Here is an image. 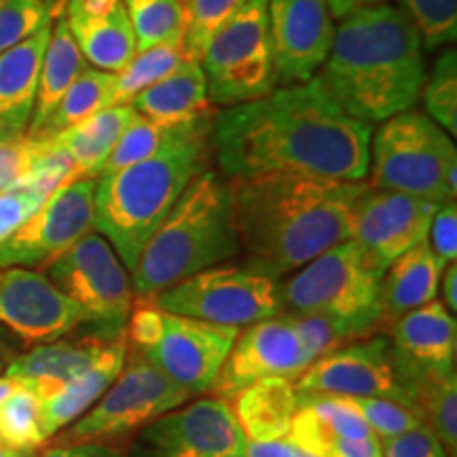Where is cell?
Listing matches in <instances>:
<instances>
[{
  "label": "cell",
  "instance_id": "28",
  "mask_svg": "<svg viewBox=\"0 0 457 457\" xmlns=\"http://www.w3.org/2000/svg\"><path fill=\"white\" fill-rule=\"evenodd\" d=\"M228 404L245 441H273L288 436L299 409V390L293 379L267 377L244 387Z\"/></svg>",
  "mask_w": 457,
  "mask_h": 457
},
{
  "label": "cell",
  "instance_id": "58",
  "mask_svg": "<svg viewBox=\"0 0 457 457\" xmlns=\"http://www.w3.org/2000/svg\"><path fill=\"white\" fill-rule=\"evenodd\" d=\"M4 3V0H0V4H3Z\"/></svg>",
  "mask_w": 457,
  "mask_h": 457
},
{
  "label": "cell",
  "instance_id": "42",
  "mask_svg": "<svg viewBox=\"0 0 457 457\" xmlns=\"http://www.w3.org/2000/svg\"><path fill=\"white\" fill-rule=\"evenodd\" d=\"M45 148H47V140L30 138L26 134L0 140V193L24 179L32 163L43 155Z\"/></svg>",
  "mask_w": 457,
  "mask_h": 457
},
{
  "label": "cell",
  "instance_id": "20",
  "mask_svg": "<svg viewBox=\"0 0 457 457\" xmlns=\"http://www.w3.org/2000/svg\"><path fill=\"white\" fill-rule=\"evenodd\" d=\"M392 358L413 392L417 384L455 373L457 324L441 301L411 310L394 320Z\"/></svg>",
  "mask_w": 457,
  "mask_h": 457
},
{
  "label": "cell",
  "instance_id": "59",
  "mask_svg": "<svg viewBox=\"0 0 457 457\" xmlns=\"http://www.w3.org/2000/svg\"><path fill=\"white\" fill-rule=\"evenodd\" d=\"M0 369H3V364H0Z\"/></svg>",
  "mask_w": 457,
  "mask_h": 457
},
{
  "label": "cell",
  "instance_id": "13",
  "mask_svg": "<svg viewBox=\"0 0 457 457\" xmlns=\"http://www.w3.org/2000/svg\"><path fill=\"white\" fill-rule=\"evenodd\" d=\"M96 179L71 182L51 193L47 202L0 245V267L47 270L62 253L96 231Z\"/></svg>",
  "mask_w": 457,
  "mask_h": 457
},
{
  "label": "cell",
  "instance_id": "43",
  "mask_svg": "<svg viewBox=\"0 0 457 457\" xmlns=\"http://www.w3.org/2000/svg\"><path fill=\"white\" fill-rule=\"evenodd\" d=\"M47 199V191L30 185H15L0 193V245L7 242Z\"/></svg>",
  "mask_w": 457,
  "mask_h": 457
},
{
  "label": "cell",
  "instance_id": "54",
  "mask_svg": "<svg viewBox=\"0 0 457 457\" xmlns=\"http://www.w3.org/2000/svg\"><path fill=\"white\" fill-rule=\"evenodd\" d=\"M45 3H47V7L51 9V13H54V17H57V15L62 13V11H64L66 0H45Z\"/></svg>",
  "mask_w": 457,
  "mask_h": 457
},
{
  "label": "cell",
  "instance_id": "51",
  "mask_svg": "<svg viewBox=\"0 0 457 457\" xmlns=\"http://www.w3.org/2000/svg\"><path fill=\"white\" fill-rule=\"evenodd\" d=\"M379 3H387V0H327L333 20H341L343 15H347L350 11L358 7H367V4H379Z\"/></svg>",
  "mask_w": 457,
  "mask_h": 457
},
{
  "label": "cell",
  "instance_id": "14",
  "mask_svg": "<svg viewBox=\"0 0 457 457\" xmlns=\"http://www.w3.org/2000/svg\"><path fill=\"white\" fill-rule=\"evenodd\" d=\"M299 392L337 394V396L390 398L413 407V392L398 373L390 339L370 337L324 353L295 379Z\"/></svg>",
  "mask_w": 457,
  "mask_h": 457
},
{
  "label": "cell",
  "instance_id": "2",
  "mask_svg": "<svg viewBox=\"0 0 457 457\" xmlns=\"http://www.w3.org/2000/svg\"><path fill=\"white\" fill-rule=\"evenodd\" d=\"M239 248L248 267L279 278L350 239V216L362 180L270 171L228 180Z\"/></svg>",
  "mask_w": 457,
  "mask_h": 457
},
{
  "label": "cell",
  "instance_id": "38",
  "mask_svg": "<svg viewBox=\"0 0 457 457\" xmlns=\"http://www.w3.org/2000/svg\"><path fill=\"white\" fill-rule=\"evenodd\" d=\"M426 114L434 123L441 125L453 138L457 134V54L447 49L434 62L430 77L421 87Z\"/></svg>",
  "mask_w": 457,
  "mask_h": 457
},
{
  "label": "cell",
  "instance_id": "11",
  "mask_svg": "<svg viewBox=\"0 0 457 457\" xmlns=\"http://www.w3.org/2000/svg\"><path fill=\"white\" fill-rule=\"evenodd\" d=\"M193 400L185 387L165 377L155 364L128 345L121 373L98 403L62 436V445L102 443L155 421Z\"/></svg>",
  "mask_w": 457,
  "mask_h": 457
},
{
  "label": "cell",
  "instance_id": "39",
  "mask_svg": "<svg viewBox=\"0 0 457 457\" xmlns=\"http://www.w3.org/2000/svg\"><path fill=\"white\" fill-rule=\"evenodd\" d=\"M421 37L424 49L453 45L457 37V0H400Z\"/></svg>",
  "mask_w": 457,
  "mask_h": 457
},
{
  "label": "cell",
  "instance_id": "48",
  "mask_svg": "<svg viewBox=\"0 0 457 457\" xmlns=\"http://www.w3.org/2000/svg\"><path fill=\"white\" fill-rule=\"evenodd\" d=\"M324 457H384V447L375 436L343 438L330 445Z\"/></svg>",
  "mask_w": 457,
  "mask_h": 457
},
{
  "label": "cell",
  "instance_id": "4",
  "mask_svg": "<svg viewBox=\"0 0 457 457\" xmlns=\"http://www.w3.org/2000/svg\"><path fill=\"white\" fill-rule=\"evenodd\" d=\"M210 131L180 140L159 155L96 179V231L131 271L155 228L210 157Z\"/></svg>",
  "mask_w": 457,
  "mask_h": 457
},
{
  "label": "cell",
  "instance_id": "15",
  "mask_svg": "<svg viewBox=\"0 0 457 457\" xmlns=\"http://www.w3.org/2000/svg\"><path fill=\"white\" fill-rule=\"evenodd\" d=\"M312 364L288 313L262 320L239 330L214 384V396L231 403L244 387L267 379L284 377L296 379Z\"/></svg>",
  "mask_w": 457,
  "mask_h": 457
},
{
  "label": "cell",
  "instance_id": "9",
  "mask_svg": "<svg viewBox=\"0 0 457 457\" xmlns=\"http://www.w3.org/2000/svg\"><path fill=\"white\" fill-rule=\"evenodd\" d=\"M159 310L188 316L220 327H250L282 313V296L276 278L253 267L216 265L193 273L151 299Z\"/></svg>",
  "mask_w": 457,
  "mask_h": 457
},
{
  "label": "cell",
  "instance_id": "7",
  "mask_svg": "<svg viewBox=\"0 0 457 457\" xmlns=\"http://www.w3.org/2000/svg\"><path fill=\"white\" fill-rule=\"evenodd\" d=\"M369 151L370 188L407 193L438 205L455 202L453 138L426 112L411 108L381 121Z\"/></svg>",
  "mask_w": 457,
  "mask_h": 457
},
{
  "label": "cell",
  "instance_id": "44",
  "mask_svg": "<svg viewBox=\"0 0 457 457\" xmlns=\"http://www.w3.org/2000/svg\"><path fill=\"white\" fill-rule=\"evenodd\" d=\"M290 320H293L296 333H299L303 345H305L307 353H310L312 362L318 360L324 353L337 350L345 337L341 335V330L335 327L333 322L322 316H295V313H288Z\"/></svg>",
  "mask_w": 457,
  "mask_h": 457
},
{
  "label": "cell",
  "instance_id": "16",
  "mask_svg": "<svg viewBox=\"0 0 457 457\" xmlns=\"http://www.w3.org/2000/svg\"><path fill=\"white\" fill-rule=\"evenodd\" d=\"M245 436L231 404L219 396L193 400L145 426V457H222L244 453Z\"/></svg>",
  "mask_w": 457,
  "mask_h": 457
},
{
  "label": "cell",
  "instance_id": "12",
  "mask_svg": "<svg viewBox=\"0 0 457 457\" xmlns=\"http://www.w3.org/2000/svg\"><path fill=\"white\" fill-rule=\"evenodd\" d=\"M51 282L91 322L121 324L134 310V286L125 265L98 231H89L45 270Z\"/></svg>",
  "mask_w": 457,
  "mask_h": 457
},
{
  "label": "cell",
  "instance_id": "35",
  "mask_svg": "<svg viewBox=\"0 0 457 457\" xmlns=\"http://www.w3.org/2000/svg\"><path fill=\"white\" fill-rule=\"evenodd\" d=\"M413 409L449 457L457 451V375L426 379L413 387Z\"/></svg>",
  "mask_w": 457,
  "mask_h": 457
},
{
  "label": "cell",
  "instance_id": "6",
  "mask_svg": "<svg viewBox=\"0 0 457 457\" xmlns=\"http://www.w3.org/2000/svg\"><path fill=\"white\" fill-rule=\"evenodd\" d=\"M381 276L384 271L377 270L364 250L353 239H345L279 286L282 313L322 316L345 339L364 337L384 320Z\"/></svg>",
  "mask_w": 457,
  "mask_h": 457
},
{
  "label": "cell",
  "instance_id": "21",
  "mask_svg": "<svg viewBox=\"0 0 457 457\" xmlns=\"http://www.w3.org/2000/svg\"><path fill=\"white\" fill-rule=\"evenodd\" d=\"M64 17L85 62L119 72L138 54L123 0H66Z\"/></svg>",
  "mask_w": 457,
  "mask_h": 457
},
{
  "label": "cell",
  "instance_id": "34",
  "mask_svg": "<svg viewBox=\"0 0 457 457\" xmlns=\"http://www.w3.org/2000/svg\"><path fill=\"white\" fill-rule=\"evenodd\" d=\"M138 51L180 43L187 30L185 0H123Z\"/></svg>",
  "mask_w": 457,
  "mask_h": 457
},
{
  "label": "cell",
  "instance_id": "40",
  "mask_svg": "<svg viewBox=\"0 0 457 457\" xmlns=\"http://www.w3.org/2000/svg\"><path fill=\"white\" fill-rule=\"evenodd\" d=\"M350 398V396H345ZM350 403L353 409L358 411V415L367 421L369 430L373 432L375 438H379L381 443L387 438L398 436L415 428L424 426V420L409 404L398 403V400L390 398H373V396H352Z\"/></svg>",
  "mask_w": 457,
  "mask_h": 457
},
{
  "label": "cell",
  "instance_id": "53",
  "mask_svg": "<svg viewBox=\"0 0 457 457\" xmlns=\"http://www.w3.org/2000/svg\"><path fill=\"white\" fill-rule=\"evenodd\" d=\"M15 386H17L15 381H13V379H9L7 375L0 377V404H3V403H4V398H7L9 394L15 390Z\"/></svg>",
  "mask_w": 457,
  "mask_h": 457
},
{
  "label": "cell",
  "instance_id": "22",
  "mask_svg": "<svg viewBox=\"0 0 457 457\" xmlns=\"http://www.w3.org/2000/svg\"><path fill=\"white\" fill-rule=\"evenodd\" d=\"M125 353H128V337H114L108 341L106 350L87 370L66 384L57 386L43 396H37L41 403L43 430L47 438L55 436L62 428L71 426L74 420L83 417L102 398L117 375L121 373Z\"/></svg>",
  "mask_w": 457,
  "mask_h": 457
},
{
  "label": "cell",
  "instance_id": "3",
  "mask_svg": "<svg viewBox=\"0 0 457 457\" xmlns=\"http://www.w3.org/2000/svg\"><path fill=\"white\" fill-rule=\"evenodd\" d=\"M313 81L358 121L373 125L411 111L426 81L424 45L413 20L387 3L350 11L335 28Z\"/></svg>",
  "mask_w": 457,
  "mask_h": 457
},
{
  "label": "cell",
  "instance_id": "10",
  "mask_svg": "<svg viewBox=\"0 0 457 457\" xmlns=\"http://www.w3.org/2000/svg\"><path fill=\"white\" fill-rule=\"evenodd\" d=\"M267 3L270 0H245L205 47L199 64L212 104L237 106L276 89Z\"/></svg>",
  "mask_w": 457,
  "mask_h": 457
},
{
  "label": "cell",
  "instance_id": "1",
  "mask_svg": "<svg viewBox=\"0 0 457 457\" xmlns=\"http://www.w3.org/2000/svg\"><path fill=\"white\" fill-rule=\"evenodd\" d=\"M370 136L373 125L312 79L214 114L210 148L228 179L288 171L358 182L369 174Z\"/></svg>",
  "mask_w": 457,
  "mask_h": 457
},
{
  "label": "cell",
  "instance_id": "49",
  "mask_svg": "<svg viewBox=\"0 0 457 457\" xmlns=\"http://www.w3.org/2000/svg\"><path fill=\"white\" fill-rule=\"evenodd\" d=\"M41 457H125L121 451L106 443H72L57 445Z\"/></svg>",
  "mask_w": 457,
  "mask_h": 457
},
{
  "label": "cell",
  "instance_id": "57",
  "mask_svg": "<svg viewBox=\"0 0 457 457\" xmlns=\"http://www.w3.org/2000/svg\"><path fill=\"white\" fill-rule=\"evenodd\" d=\"M3 352H4V345H3V341H0V358H3Z\"/></svg>",
  "mask_w": 457,
  "mask_h": 457
},
{
  "label": "cell",
  "instance_id": "55",
  "mask_svg": "<svg viewBox=\"0 0 457 457\" xmlns=\"http://www.w3.org/2000/svg\"><path fill=\"white\" fill-rule=\"evenodd\" d=\"M4 138H11V136H7L3 129H0V140H4Z\"/></svg>",
  "mask_w": 457,
  "mask_h": 457
},
{
  "label": "cell",
  "instance_id": "18",
  "mask_svg": "<svg viewBox=\"0 0 457 457\" xmlns=\"http://www.w3.org/2000/svg\"><path fill=\"white\" fill-rule=\"evenodd\" d=\"M91 322L37 270L0 267V324L26 343H51Z\"/></svg>",
  "mask_w": 457,
  "mask_h": 457
},
{
  "label": "cell",
  "instance_id": "33",
  "mask_svg": "<svg viewBox=\"0 0 457 457\" xmlns=\"http://www.w3.org/2000/svg\"><path fill=\"white\" fill-rule=\"evenodd\" d=\"M111 77L112 72L96 71V68H85L79 74L77 81H74L64 96H62L60 104L55 106V111L49 114V119L32 138L47 140L54 138L55 134L64 131L72 125L85 121L91 114L104 111V102L108 87H111Z\"/></svg>",
  "mask_w": 457,
  "mask_h": 457
},
{
  "label": "cell",
  "instance_id": "47",
  "mask_svg": "<svg viewBox=\"0 0 457 457\" xmlns=\"http://www.w3.org/2000/svg\"><path fill=\"white\" fill-rule=\"evenodd\" d=\"M244 457H324L322 453L303 447L295 438L282 436L273 441H245Z\"/></svg>",
  "mask_w": 457,
  "mask_h": 457
},
{
  "label": "cell",
  "instance_id": "32",
  "mask_svg": "<svg viewBox=\"0 0 457 457\" xmlns=\"http://www.w3.org/2000/svg\"><path fill=\"white\" fill-rule=\"evenodd\" d=\"M185 60L180 43H165L138 51L134 60L119 72H112L104 108L131 106L136 96L162 81L179 68Z\"/></svg>",
  "mask_w": 457,
  "mask_h": 457
},
{
  "label": "cell",
  "instance_id": "31",
  "mask_svg": "<svg viewBox=\"0 0 457 457\" xmlns=\"http://www.w3.org/2000/svg\"><path fill=\"white\" fill-rule=\"evenodd\" d=\"M212 119H205V121L191 123V125H162L151 121L146 117H136L134 121L128 125V129L123 131L121 138L111 151V155L102 165V174H111L121 168H129V165L145 162L159 155L165 148L176 145V142L193 138V136L204 134V131H212ZM98 176V179H100Z\"/></svg>",
  "mask_w": 457,
  "mask_h": 457
},
{
  "label": "cell",
  "instance_id": "5",
  "mask_svg": "<svg viewBox=\"0 0 457 457\" xmlns=\"http://www.w3.org/2000/svg\"><path fill=\"white\" fill-rule=\"evenodd\" d=\"M237 253L231 187L219 171H199L140 253L131 271L134 295L140 301L151 299L193 273L222 265Z\"/></svg>",
  "mask_w": 457,
  "mask_h": 457
},
{
  "label": "cell",
  "instance_id": "41",
  "mask_svg": "<svg viewBox=\"0 0 457 457\" xmlns=\"http://www.w3.org/2000/svg\"><path fill=\"white\" fill-rule=\"evenodd\" d=\"M54 21L45 0H4L0 4V54Z\"/></svg>",
  "mask_w": 457,
  "mask_h": 457
},
{
  "label": "cell",
  "instance_id": "17",
  "mask_svg": "<svg viewBox=\"0 0 457 457\" xmlns=\"http://www.w3.org/2000/svg\"><path fill=\"white\" fill-rule=\"evenodd\" d=\"M438 204L407 195V193L370 188L356 199L350 216V239H353L379 271L428 237Z\"/></svg>",
  "mask_w": 457,
  "mask_h": 457
},
{
  "label": "cell",
  "instance_id": "30",
  "mask_svg": "<svg viewBox=\"0 0 457 457\" xmlns=\"http://www.w3.org/2000/svg\"><path fill=\"white\" fill-rule=\"evenodd\" d=\"M85 68H87V62L74 43L72 34L68 30L64 11H62L60 15L54 17V24H51V37L47 49H45L41 74H38L37 100H34L32 119L28 123L26 136L32 138L43 128L49 114L60 104L62 96L77 81V77Z\"/></svg>",
  "mask_w": 457,
  "mask_h": 457
},
{
  "label": "cell",
  "instance_id": "27",
  "mask_svg": "<svg viewBox=\"0 0 457 457\" xmlns=\"http://www.w3.org/2000/svg\"><path fill=\"white\" fill-rule=\"evenodd\" d=\"M288 436L303 447L324 455L337 441L369 438L373 432L353 409L350 398L337 394L299 392V409L290 424Z\"/></svg>",
  "mask_w": 457,
  "mask_h": 457
},
{
  "label": "cell",
  "instance_id": "56",
  "mask_svg": "<svg viewBox=\"0 0 457 457\" xmlns=\"http://www.w3.org/2000/svg\"><path fill=\"white\" fill-rule=\"evenodd\" d=\"M222 457H244V453H233V455H222Z\"/></svg>",
  "mask_w": 457,
  "mask_h": 457
},
{
  "label": "cell",
  "instance_id": "19",
  "mask_svg": "<svg viewBox=\"0 0 457 457\" xmlns=\"http://www.w3.org/2000/svg\"><path fill=\"white\" fill-rule=\"evenodd\" d=\"M267 15L278 83L288 87L312 81L335 37L327 0H270Z\"/></svg>",
  "mask_w": 457,
  "mask_h": 457
},
{
  "label": "cell",
  "instance_id": "23",
  "mask_svg": "<svg viewBox=\"0 0 457 457\" xmlns=\"http://www.w3.org/2000/svg\"><path fill=\"white\" fill-rule=\"evenodd\" d=\"M51 24L0 54V129L11 138L26 134L32 119Z\"/></svg>",
  "mask_w": 457,
  "mask_h": 457
},
{
  "label": "cell",
  "instance_id": "25",
  "mask_svg": "<svg viewBox=\"0 0 457 457\" xmlns=\"http://www.w3.org/2000/svg\"><path fill=\"white\" fill-rule=\"evenodd\" d=\"M106 345L108 341L100 339L41 343L32 352L15 358L4 370V375L15 384L26 386L37 396H43L87 370L102 356Z\"/></svg>",
  "mask_w": 457,
  "mask_h": 457
},
{
  "label": "cell",
  "instance_id": "29",
  "mask_svg": "<svg viewBox=\"0 0 457 457\" xmlns=\"http://www.w3.org/2000/svg\"><path fill=\"white\" fill-rule=\"evenodd\" d=\"M136 117L138 112L134 111V106L104 108L47 140L72 159L74 182L98 179L102 165L111 155L114 145Z\"/></svg>",
  "mask_w": 457,
  "mask_h": 457
},
{
  "label": "cell",
  "instance_id": "26",
  "mask_svg": "<svg viewBox=\"0 0 457 457\" xmlns=\"http://www.w3.org/2000/svg\"><path fill=\"white\" fill-rule=\"evenodd\" d=\"M445 262L432 253L428 239L396 256L381 276V307L384 320L436 301Z\"/></svg>",
  "mask_w": 457,
  "mask_h": 457
},
{
  "label": "cell",
  "instance_id": "45",
  "mask_svg": "<svg viewBox=\"0 0 457 457\" xmlns=\"http://www.w3.org/2000/svg\"><path fill=\"white\" fill-rule=\"evenodd\" d=\"M428 244L432 253L441 259L445 265H451L457 259V205L447 202L438 205L432 216L430 228H428Z\"/></svg>",
  "mask_w": 457,
  "mask_h": 457
},
{
  "label": "cell",
  "instance_id": "36",
  "mask_svg": "<svg viewBox=\"0 0 457 457\" xmlns=\"http://www.w3.org/2000/svg\"><path fill=\"white\" fill-rule=\"evenodd\" d=\"M0 441L26 451H37L49 441L43 430L41 403L26 386L17 384L0 404Z\"/></svg>",
  "mask_w": 457,
  "mask_h": 457
},
{
  "label": "cell",
  "instance_id": "46",
  "mask_svg": "<svg viewBox=\"0 0 457 457\" xmlns=\"http://www.w3.org/2000/svg\"><path fill=\"white\" fill-rule=\"evenodd\" d=\"M384 457H449L430 428L420 426L381 443Z\"/></svg>",
  "mask_w": 457,
  "mask_h": 457
},
{
  "label": "cell",
  "instance_id": "52",
  "mask_svg": "<svg viewBox=\"0 0 457 457\" xmlns=\"http://www.w3.org/2000/svg\"><path fill=\"white\" fill-rule=\"evenodd\" d=\"M0 457H38L37 451H26V449H15L11 445L0 441Z\"/></svg>",
  "mask_w": 457,
  "mask_h": 457
},
{
  "label": "cell",
  "instance_id": "50",
  "mask_svg": "<svg viewBox=\"0 0 457 457\" xmlns=\"http://www.w3.org/2000/svg\"><path fill=\"white\" fill-rule=\"evenodd\" d=\"M438 293L443 295V305L447 307L451 313H455L457 310V267L455 262L445 267L443 276H441V284H438Z\"/></svg>",
  "mask_w": 457,
  "mask_h": 457
},
{
  "label": "cell",
  "instance_id": "8",
  "mask_svg": "<svg viewBox=\"0 0 457 457\" xmlns=\"http://www.w3.org/2000/svg\"><path fill=\"white\" fill-rule=\"evenodd\" d=\"M239 330L163 312L142 301L129 313L125 337L131 350L197 398L214 387Z\"/></svg>",
  "mask_w": 457,
  "mask_h": 457
},
{
  "label": "cell",
  "instance_id": "24",
  "mask_svg": "<svg viewBox=\"0 0 457 457\" xmlns=\"http://www.w3.org/2000/svg\"><path fill=\"white\" fill-rule=\"evenodd\" d=\"M140 117L162 125H191L212 119L208 83L199 62H182L174 72L151 85L131 102Z\"/></svg>",
  "mask_w": 457,
  "mask_h": 457
},
{
  "label": "cell",
  "instance_id": "37",
  "mask_svg": "<svg viewBox=\"0 0 457 457\" xmlns=\"http://www.w3.org/2000/svg\"><path fill=\"white\" fill-rule=\"evenodd\" d=\"M187 30L182 54L188 62H202L210 41L244 7L245 0H185Z\"/></svg>",
  "mask_w": 457,
  "mask_h": 457
}]
</instances>
